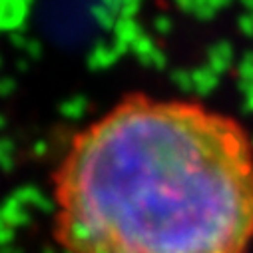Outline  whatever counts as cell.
<instances>
[{
  "mask_svg": "<svg viewBox=\"0 0 253 253\" xmlns=\"http://www.w3.org/2000/svg\"><path fill=\"white\" fill-rule=\"evenodd\" d=\"M54 194L70 253H245L253 144L202 104L132 96L74 138Z\"/></svg>",
  "mask_w": 253,
  "mask_h": 253,
  "instance_id": "6da1fadb",
  "label": "cell"
}]
</instances>
